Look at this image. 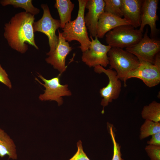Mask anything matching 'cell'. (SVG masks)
Returning a JSON list of instances; mask_svg holds the SVG:
<instances>
[{"label":"cell","mask_w":160,"mask_h":160,"mask_svg":"<svg viewBox=\"0 0 160 160\" xmlns=\"http://www.w3.org/2000/svg\"><path fill=\"white\" fill-rule=\"evenodd\" d=\"M34 15L25 12L16 13L4 25V36L12 49L23 54L28 44L39 49L35 40L33 25Z\"/></svg>","instance_id":"6da1fadb"},{"label":"cell","mask_w":160,"mask_h":160,"mask_svg":"<svg viewBox=\"0 0 160 160\" xmlns=\"http://www.w3.org/2000/svg\"><path fill=\"white\" fill-rule=\"evenodd\" d=\"M88 0H78L79 9L76 18L66 23L61 32L66 41L76 40L80 44L79 48L83 52L88 50L91 45L84 20L85 6Z\"/></svg>","instance_id":"7a4b0ae2"},{"label":"cell","mask_w":160,"mask_h":160,"mask_svg":"<svg viewBox=\"0 0 160 160\" xmlns=\"http://www.w3.org/2000/svg\"><path fill=\"white\" fill-rule=\"evenodd\" d=\"M110 69H114L119 79L124 81L127 86V76L132 70L140 65L138 58L132 53L123 49L111 47L108 53Z\"/></svg>","instance_id":"3957f363"},{"label":"cell","mask_w":160,"mask_h":160,"mask_svg":"<svg viewBox=\"0 0 160 160\" xmlns=\"http://www.w3.org/2000/svg\"><path fill=\"white\" fill-rule=\"evenodd\" d=\"M105 40L111 47L123 49L132 46L142 38L143 33L130 25L117 27L105 35Z\"/></svg>","instance_id":"277c9868"},{"label":"cell","mask_w":160,"mask_h":160,"mask_svg":"<svg viewBox=\"0 0 160 160\" xmlns=\"http://www.w3.org/2000/svg\"><path fill=\"white\" fill-rule=\"evenodd\" d=\"M41 7L43 13L41 18L33 25L34 33H42L48 38L50 50L47 55L51 53L55 49L58 41V37L56 34V31L60 28V20L54 19L52 16L49 8L47 4H42Z\"/></svg>","instance_id":"5b68a950"},{"label":"cell","mask_w":160,"mask_h":160,"mask_svg":"<svg viewBox=\"0 0 160 160\" xmlns=\"http://www.w3.org/2000/svg\"><path fill=\"white\" fill-rule=\"evenodd\" d=\"M94 67V70L96 73H104L107 76L109 79L108 85L100 89L99 92L101 96L103 97L100 103L103 106L101 113L103 114L105 107L107 106L109 103L111 102L113 100L116 99L119 97L121 90V83L115 71L110 68L105 69L100 65Z\"/></svg>","instance_id":"8992f818"},{"label":"cell","mask_w":160,"mask_h":160,"mask_svg":"<svg viewBox=\"0 0 160 160\" xmlns=\"http://www.w3.org/2000/svg\"><path fill=\"white\" fill-rule=\"evenodd\" d=\"M147 28L141 40L136 44L126 48V50L141 59L154 64L156 55L160 50V41L150 38Z\"/></svg>","instance_id":"52a82bcc"},{"label":"cell","mask_w":160,"mask_h":160,"mask_svg":"<svg viewBox=\"0 0 160 160\" xmlns=\"http://www.w3.org/2000/svg\"><path fill=\"white\" fill-rule=\"evenodd\" d=\"M91 45L89 49L83 52L82 61L89 67L100 65L105 67L109 64L108 53L111 48L103 44L96 36L94 39L90 36Z\"/></svg>","instance_id":"ba28073f"},{"label":"cell","mask_w":160,"mask_h":160,"mask_svg":"<svg viewBox=\"0 0 160 160\" xmlns=\"http://www.w3.org/2000/svg\"><path fill=\"white\" fill-rule=\"evenodd\" d=\"M38 76L44 82L43 84L37 78L35 80L45 88L44 92L41 94L39 98L41 101L54 100L56 101L58 106L61 105L63 103L62 97L70 96L71 95V91L68 88L67 84L62 85L60 84V76L61 74L57 76L48 80L38 73Z\"/></svg>","instance_id":"9c48e42d"},{"label":"cell","mask_w":160,"mask_h":160,"mask_svg":"<svg viewBox=\"0 0 160 160\" xmlns=\"http://www.w3.org/2000/svg\"><path fill=\"white\" fill-rule=\"evenodd\" d=\"M139 65L131 71L127 76V80L135 78L141 80L148 87H151L160 82V68L150 63L138 59Z\"/></svg>","instance_id":"30bf717a"},{"label":"cell","mask_w":160,"mask_h":160,"mask_svg":"<svg viewBox=\"0 0 160 160\" xmlns=\"http://www.w3.org/2000/svg\"><path fill=\"white\" fill-rule=\"evenodd\" d=\"M58 41L55 50L47 55L45 61L57 69L61 74L66 70L65 59L67 55L71 51L73 48L70 46L68 42L66 41L63 36L61 33L58 30Z\"/></svg>","instance_id":"8fae6325"},{"label":"cell","mask_w":160,"mask_h":160,"mask_svg":"<svg viewBox=\"0 0 160 160\" xmlns=\"http://www.w3.org/2000/svg\"><path fill=\"white\" fill-rule=\"evenodd\" d=\"M158 0H143L142 7L141 24L139 29L143 32L145 26L148 25L151 29V35L153 37L158 31L156 23L158 19L157 9Z\"/></svg>","instance_id":"7c38bea8"},{"label":"cell","mask_w":160,"mask_h":160,"mask_svg":"<svg viewBox=\"0 0 160 160\" xmlns=\"http://www.w3.org/2000/svg\"><path fill=\"white\" fill-rule=\"evenodd\" d=\"M105 3L103 0H88L85 8L88 12L84 16V20L90 36L95 37L97 35L98 22L100 15L104 12Z\"/></svg>","instance_id":"4fadbf2b"},{"label":"cell","mask_w":160,"mask_h":160,"mask_svg":"<svg viewBox=\"0 0 160 160\" xmlns=\"http://www.w3.org/2000/svg\"><path fill=\"white\" fill-rule=\"evenodd\" d=\"M143 1V0H122L121 10L124 18L135 28L140 25Z\"/></svg>","instance_id":"5bb4252c"},{"label":"cell","mask_w":160,"mask_h":160,"mask_svg":"<svg viewBox=\"0 0 160 160\" xmlns=\"http://www.w3.org/2000/svg\"><path fill=\"white\" fill-rule=\"evenodd\" d=\"M127 25H130L124 18L119 17L104 12L100 15L98 20L97 36L98 38H103L111 30L120 26Z\"/></svg>","instance_id":"9a60e30c"},{"label":"cell","mask_w":160,"mask_h":160,"mask_svg":"<svg viewBox=\"0 0 160 160\" xmlns=\"http://www.w3.org/2000/svg\"><path fill=\"white\" fill-rule=\"evenodd\" d=\"M8 156V159L16 160L17 155L16 145L13 140L0 128V157Z\"/></svg>","instance_id":"2e32d148"},{"label":"cell","mask_w":160,"mask_h":160,"mask_svg":"<svg viewBox=\"0 0 160 160\" xmlns=\"http://www.w3.org/2000/svg\"><path fill=\"white\" fill-rule=\"evenodd\" d=\"M54 7L58 12L60 28L63 29L66 23L71 21V14L74 4L70 0H56Z\"/></svg>","instance_id":"e0dca14e"},{"label":"cell","mask_w":160,"mask_h":160,"mask_svg":"<svg viewBox=\"0 0 160 160\" xmlns=\"http://www.w3.org/2000/svg\"><path fill=\"white\" fill-rule=\"evenodd\" d=\"M142 117L155 122L160 121V103L153 101L148 105L144 106L141 113Z\"/></svg>","instance_id":"ac0fdd59"},{"label":"cell","mask_w":160,"mask_h":160,"mask_svg":"<svg viewBox=\"0 0 160 160\" xmlns=\"http://www.w3.org/2000/svg\"><path fill=\"white\" fill-rule=\"evenodd\" d=\"M0 3L3 6L11 5L15 8H22L26 12L34 15L38 14L40 11L39 9L33 6L31 0H3L1 1Z\"/></svg>","instance_id":"d6986e66"},{"label":"cell","mask_w":160,"mask_h":160,"mask_svg":"<svg viewBox=\"0 0 160 160\" xmlns=\"http://www.w3.org/2000/svg\"><path fill=\"white\" fill-rule=\"evenodd\" d=\"M159 132H160V122L145 120L140 128L139 139L142 140Z\"/></svg>","instance_id":"ffe728a7"},{"label":"cell","mask_w":160,"mask_h":160,"mask_svg":"<svg viewBox=\"0 0 160 160\" xmlns=\"http://www.w3.org/2000/svg\"><path fill=\"white\" fill-rule=\"evenodd\" d=\"M105 3L104 11L116 17L122 18L121 10L122 0H104Z\"/></svg>","instance_id":"44dd1931"},{"label":"cell","mask_w":160,"mask_h":160,"mask_svg":"<svg viewBox=\"0 0 160 160\" xmlns=\"http://www.w3.org/2000/svg\"><path fill=\"white\" fill-rule=\"evenodd\" d=\"M107 124L113 145V154L112 160H122L121 147L116 140L115 134L113 130V125L108 123Z\"/></svg>","instance_id":"7402d4cb"},{"label":"cell","mask_w":160,"mask_h":160,"mask_svg":"<svg viewBox=\"0 0 160 160\" xmlns=\"http://www.w3.org/2000/svg\"><path fill=\"white\" fill-rule=\"evenodd\" d=\"M145 149L151 160H160V145H148Z\"/></svg>","instance_id":"603a6c76"},{"label":"cell","mask_w":160,"mask_h":160,"mask_svg":"<svg viewBox=\"0 0 160 160\" xmlns=\"http://www.w3.org/2000/svg\"><path fill=\"white\" fill-rule=\"evenodd\" d=\"M77 150L75 154L68 160H91L84 152L82 142L79 140L77 143Z\"/></svg>","instance_id":"cb8c5ba5"},{"label":"cell","mask_w":160,"mask_h":160,"mask_svg":"<svg viewBox=\"0 0 160 160\" xmlns=\"http://www.w3.org/2000/svg\"><path fill=\"white\" fill-rule=\"evenodd\" d=\"M0 82L6 85L9 89L12 88L11 81L7 73L0 64Z\"/></svg>","instance_id":"d4e9b609"},{"label":"cell","mask_w":160,"mask_h":160,"mask_svg":"<svg viewBox=\"0 0 160 160\" xmlns=\"http://www.w3.org/2000/svg\"><path fill=\"white\" fill-rule=\"evenodd\" d=\"M151 139L147 141L148 145H160V132L151 135Z\"/></svg>","instance_id":"484cf974"},{"label":"cell","mask_w":160,"mask_h":160,"mask_svg":"<svg viewBox=\"0 0 160 160\" xmlns=\"http://www.w3.org/2000/svg\"><path fill=\"white\" fill-rule=\"evenodd\" d=\"M153 64L160 68V56L159 53H158L155 56Z\"/></svg>","instance_id":"4316f807"},{"label":"cell","mask_w":160,"mask_h":160,"mask_svg":"<svg viewBox=\"0 0 160 160\" xmlns=\"http://www.w3.org/2000/svg\"><path fill=\"white\" fill-rule=\"evenodd\" d=\"M122 160H124V159H122Z\"/></svg>","instance_id":"83f0119b"}]
</instances>
